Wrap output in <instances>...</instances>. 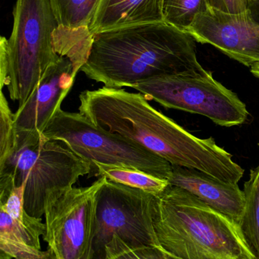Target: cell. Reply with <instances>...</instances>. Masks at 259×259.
I'll return each mask as SVG.
<instances>
[{
	"instance_id": "cell-1",
	"label": "cell",
	"mask_w": 259,
	"mask_h": 259,
	"mask_svg": "<svg viewBox=\"0 0 259 259\" xmlns=\"http://www.w3.org/2000/svg\"><path fill=\"white\" fill-rule=\"evenodd\" d=\"M79 110L93 124L120 134L159 155L171 165L196 169L228 183L243 167L213 137L199 138L152 107L142 94L103 87L79 95Z\"/></svg>"
},
{
	"instance_id": "cell-2",
	"label": "cell",
	"mask_w": 259,
	"mask_h": 259,
	"mask_svg": "<svg viewBox=\"0 0 259 259\" xmlns=\"http://www.w3.org/2000/svg\"><path fill=\"white\" fill-rule=\"evenodd\" d=\"M195 39L166 22L122 27L94 35L81 71L106 88H132L158 76L205 74Z\"/></svg>"
},
{
	"instance_id": "cell-3",
	"label": "cell",
	"mask_w": 259,
	"mask_h": 259,
	"mask_svg": "<svg viewBox=\"0 0 259 259\" xmlns=\"http://www.w3.org/2000/svg\"><path fill=\"white\" fill-rule=\"evenodd\" d=\"M154 225L160 246L179 259H257L240 225L176 186L158 196Z\"/></svg>"
},
{
	"instance_id": "cell-4",
	"label": "cell",
	"mask_w": 259,
	"mask_h": 259,
	"mask_svg": "<svg viewBox=\"0 0 259 259\" xmlns=\"http://www.w3.org/2000/svg\"><path fill=\"white\" fill-rule=\"evenodd\" d=\"M10 37L0 40V88L22 106L59 56L53 47L58 23L50 0H17Z\"/></svg>"
},
{
	"instance_id": "cell-5",
	"label": "cell",
	"mask_w": 259,
	"mask_h": 259,
	"mask_svg": "<svg viewBox=\"0 0 259 259\" xmlns=\"http://www.w3.org/2000/svg\"><path fill=\"white\" fill-rule=\"evenodd\" d=\"M17 133L13 151L0 164V175L10 177L15 187L22 186L26 211L41 219L49 193L73 187L81 177L91 173L92 166L62 142L38 132Z\"/></svg>"
},
{
	"instance_id": "cell-6",
	"label": "cell",
	"mask_w": 259,
	"mask_h": 259,
	"mask_svg": "<svg viewBox=\"0 0 259 259\" xmlns=\"http://www.w3.org/2000/svg\"><path fill=\"white\" fill-rule=\"evenodd\" d=\"M92 163L132 167L161 179L170 178L171 164L129 139L93 124L80 112L59 108L42 133Z\"/></svg>"
},
{
	"instance_id": "cell-7",
	"label": "cell",
	"mask_w": 259,
	"mask_h": 259,
	"mask_svg": "<svg viewBox=\"0 0 259 259\" xmlns=\"http://www.w3.org/2000/svg\"><path fill=\"white\" fill-rule=\"evenodd\" d=\"M131 88L167 109L203 115L221 127L240 126L249 118L246 105L209 71L158 76Z\"/></svg>"
},
{
	"instance_id": "cell-8",
	"label": "cell",
	"mask_w": 259,
	"mask_h": 259,
	"mask_svg": "<svg viewBox=\"0 0 259 259\" xmlns=\"http://www.w3.org/2000/svg\"><path fill=\"white\" fill-rule=\"evenodd\" d=\"M158 199L156 195L105 178L97 195L94 259L103 258L114 236L131 247H161L154 225Z\"/></svg>"
},
{
	"instance_id": "cell-9",
	"label": "cell",
	"mask_w": 259,
	"mask_h": 259,
	"mask_svg": "<svg viewBox=\"0 0 259 259\" xmlns=\"http://www.w3.org/2000/svg\"><path fill=\"white\" fill-rule=\"evenodd\" d=\"M100 178L85 187H66L47 196L44 240L57 259H94Z\"/></svg>"
},
{
	"instance_id": "cell-10",
	"label": "cell",
	"mask_w": 259,
	"mask_h": 259,
	"mask_svg": "<svg viewBox=\"0 0 259 259\" xmlns=\"http://www.w3.org/2000/svg\"><path fill=\"white\" fill-rule=\"evenodd\" d=\"M187 32L249 68L259 62V24L249 11L230 14L211 7L198 15Z\"/></svg>"
},
{
	"instance_id": "cell-11",
	"label": "cell",
	"mask_w": 259,
	"mask_h": 259,
	"mask_svg": "<svg viewBox=\"0 0 259 259\" xmlns=\"http://www.w3.org/2000/svg\"><path fill=\"white\" fill-rule=\"evenodd\" d=\"M59 56L27 101L14 113L17 131L42 134L74 85L77 74L71 61L65 56Z\"/></svg>"
},
{
	"instance_id": "cell-12",
	"label": "cell",
	"mask_w": 259,
	"mask_h": 259,
	"mask_svg": "<svg viewBox=\"0 0 259 259\" xmlns=\"http://www.w3.org/2000/svg\"><path fill=\"white\" fill-rule=\"evenodd\" d=\"M169 184L187 190L240 225L244 214L245 195L238 184L216 179L196 169L172 165Z\"/></svg>"
},
{
	"instance_id": "cell-13",
	"label": "cell",
	"mask_w": 259,
	"mask_h": 259,
	"mask_svg": "<svg viewBox=\"0 0 259 259\" xmlns=\"http://www.w3.org/2000/svg\"><path fill=\"white\" fill-rule=\"evenodd\" d=\"M164 0H99L89 25L93 35L114 29L164 22Z\"/></svg>"
},
{
	"instance_id": "cell-14",
	"label": "cell",
	"mask_w": 259,
	"mask_h": 259,
	"mask_svg": "<svg viewBox=\"0 0 259 259\" xmlns=\"http://www.w3.org/2000/svg\"><path fill=\"white\" fill-rule=\"evenodd\" d=\"M53 39L56 53L68 58L78 74L88 61L94 42V35L89 27L70 28L58 25L53 32Z\"/></svg>"
},
{
	"instance_id": "cell-15",
	"label": "cell",
	"mask_w": 259,
	"mask_h": 259,
	"mask_svg": "<svg viewBox=\"0 0 259 259\" xmlns=\"http://www.w3.org/2000/svg\"><path fill=\"white\" fill-rule=\"evenodd\" d=\"M95 176L105 178L108 181L124 184L128 187L140 189L152 194H161L168 187L167 180L161 179L142 170L132 167L107 165L101 163H91Z\"/></svg>"
},
{
	"instance_id": "cell-16",
	"label": "cell",
	"mask_w": 259,
	"mask_h": 259,
	"mask_svg": "<svg viewBox=\"0 0 259 259\" xmlns=\"http://www.w3.org/2000/svg\"><path fill=\"white\" fill-rule=\"evenodd\" d=\"M243 192L246 205L240 228L254 255L259 259V164L251 170Z\"/></svg>"
},
{
	"instance_id": "cell-17",
	"label": "cell",
	"mask_w": 259,
	"mask_h": 259,
	"mask_svg": "<svg viewBox=\"0 0 259 259\" xmlns=\"http://www.w3.org/2000/svg\"><path fill=\"white\" fill-rule=\"evenodd\" d=\"M58 25L89 27L99 0H50Z\"/></svg>"
},
{
	"instance_id": "cell-18",
	"label": "cell",
	"mask_w": 259,
	"mask_h": 259,
	"mask_svg": "<svg viewBox=\"0 0 259 259\" xmlns=\"http://www.w3.org/2000/svg\"><path fill=\"white\" fill-rule=\"evenodd\" d=\"M211 8L209 0H164V22L187 32L198 15Z\"/></svg>"
},
{
	"instance_id": "cell-19",
	"label": "cell",
	"mask_w": 259,
	"mask_h": 259,
	"mask_svg": "<svg viewBox=\"0 0 259 259\" xmlns=\"http://www.w3.org/2000/svg\"><path fill=\"white\" fill-rule=\"evenodd\" d=\"M103 259H179L158 246H141L134 248L128 246L117 236L105 248Z\"/></svg>"
},
{
	"instance_id": "cell-20",
	"label": "cell",
	"mask_w": 259,
	"mask_h": 259,
	"mask_svg": "<svg viewBox=\"0 0 259 259\" xmlns=\"http://www.w3.org/2000/svg\"><path fill=\"white\" fill-rule=\"evenodd\" d=\"M17 133L15 118L9 103L1 91L0 97V164L9 156L16 144Z\"/></svg>"
},
{
	"instance_id": "cell-21",
	"label": "cell",
	"mask_w": 259,
	"mask_h": 259,
	"mask_svg": "<svg viewBox=\"0 0 259 259\" xmlns=\"http://www.w3.org/2000/svg\"><path fill=\"white\" fill-rule=\"evenodd\" d=\"M57 259L48 248L42 251L27 243L0 238V259Z\"/></svg>"
},
{
	"instance_id": "cell-22",
	"label": "cell",
	"mask_w": 259,
	"mask_h": 259,
	"mask_svg": "<svg viewBox=\"0 0 259 259\" xmlns=\"http://www.w3.org/2000/svg\"><path fill=\"white\" fill-rule=\"evenodd\" d=\"M0 238L27 243L41 249L40 236L20 225L3 208H0Z\"/></svg>"
},
{
	"instance_id": "cell-23",
	"label": "cell",
	"mask_w": 259,
	"mask_h": 259,
	"mask_svg": "<svg viewBox=\"0 0 259 259\" xmlns=\"http://www.w3.org/2000/svg\"><path fill=\"white\" fill-rule=\"evenodd\" d=\"M214 9L230 14H243L248 12V0H209Z\"/></svg>"
},
{
	"instance_id": "cell-24",
	"label": "cell",
	"mask_w": 259,
	"mask_h": 259,
	"mask_svg": "<svg viewBox=\"0 0 259 259\" xmlns=\"http://www.w3.org/2000/svg\"><path fill=\"white\" fill-rule=\"evenodd\" d=\"M248 11L252 19L259 24V0H248Z\"/></svg>"
},
{
	"instance_id": "cell-25",
	"label": "cell",
	"mask_w": 259,
	"mask_h": 259,
	"mask_svg": "<svg viewBox=\"0 0 259 259\" xmlns=\"http://www.w3.org/2000/svg\"><path fill=\"white\" fill-rule=\"evenodd\" d=\"M250 71L255 77L259 79V62L254 64L250 67Z\"/></svg>"
}]
</instances>
